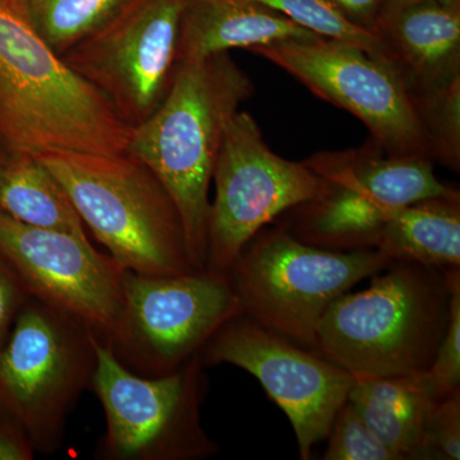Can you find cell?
I'll list each match as a JSON object with an SVG mask.
<instances>
[{
    "instance_id": "cell-29",
    "label": "cell",
    "mask_w": 460,
    "mask_h": 460,
    "mask_svg": "<svg viewBox=\"0 0 460 460\" xmlns=\"http://www.w3.org/2000/svg\"><path fill=\"white\" fill-rule=\"evenodd\" d=\"M429 2H460V0H387L385 7H384L383 12H381V16L394 13V12L411 7V5L422 4V3Z\"/></svg>"
},
{
    "instance_id": "cell-14",
    "label": "cell",
    "mask_w": 460,
    "mask_h": 460,
    "mask_svg": "<svg viewBox=\"0 0 460 460\" xmlns=\"http://www.w3.org/2000/svg\"><path fill=\"white\" fill-rule=\"evenodd\" d=\"M0 257L30 296L77 317L102 341L114 334L126 270L89 238L30 226L0 211Z\"/></svg>"
},
{
    "instance_id": "cell-15",
    "label": "cell",
    "mask_w": 460,
    "mask_h": 460,
    "mask_svg": "<svg viewBox=\"0 0 460 460\" xmlns=\"http://www.w3.org/2000/svg\"><path fill=\"white\" fill-rule=\"evenodd\" d=\"M381 57L414 93L460 77V2H429L378 18Z\"/></svg>"
},
{
    "instance_id": "cell-19",
    "label": "cell",
    "mask_w": 460,
    "mask_h": 460,
    "mask_svg": "<svg viewBox=\"0 0 460 460\" xmlns=\"http://www.w3.org/2000/svg\"><path fill=\"white\" fill-rule=\"evenodd\" d=\"M0 211L30 226L87 237L66 190L38 157L0 148Z\"/></svg>"
},
{
    "instance_id": "cell-4",
    "label": "cell",
    "mask_w": 460,
    "mask_h": 460,
    "mask_svg": "<svg viewBox=\"0 0 460 460\" xmlns=\"http://www.w3.org/2000/svg\"><path fill=\"white\" fill-rule=\"evenodd\" d=\"M38 159L66 190L84 228L124 270L151 277L196 271L180 211L140 159L75 151Z\"/></svg>"
},
{
    "instance_id": "cell-20",
    "label": "cell",
    "mask_w": 460,
    "mask_h": 460,
    "mask_svg": "<svg viewBox=\"0 0 460 460\" xmlns=\"http://www.w3.org/2000/svg\"><path fill=\"white\" fill-rule=\"evenodd\" d=\"M128 0H26L41 38L65 56L108 22Z\"/></svg>"
},
{
    "instance_id": "cell-24",
    "label": "cell",
    "mask_w": 460,
    "mask_h": 460,
    "mask_svg": "<svg viewBox=\"0 0 460 460\" xmlns=\"http://www.w3.org/2000/svg\"><path fill=\"white\" fill-rule=\"evenodd\" d=\"M445 271L450 283L449 323L434 362L425 372L426 381L436 399L460 389V269Z\"/></svg>"
},
{
    "instance_id": "cell-21",
    "label": "cell",
    "mask_w": 460,
    "mask_h": 460,
    "mask_svg": "<svg viewBox=\"0 0 460 460\" xmlns=\"http://www.w3.org/2000/svg\"><path fill=\"white\" fill-rule=\"evenodd\" d=\"M425 129L432 160L460 169V77L452 83L411 95Z\"/></svg>"
},
{
    "instance_id": "cell-28",
    "label": "cell",
    "mask_w": 460,
    "mask_h": 460,
    "mask_svg": "<svg viewBox=\"0 0 460 460\" xmlns=\"http://www.w3.org/2000/svg\"><path fill=\"white\" fill-rule=\"evenodd\" d=\"M332 2L350 23L372 33L387 0H332Z\"/></svg>"
},
{
    "instance_id": "cell-16",
    "label": "cell",
    "mask_w": 460,
    "mask_h": 460,
    "mask_svg": "<svg viewBox=\"0 0 460 460\" xmlns=\"http://www.w3.org/2000/svg\"><path fill=\"white\" fill-rule=\"evenodd\" d=\"M320 35L252 0H186L181 12L178 63Z\"/></svg>"
},
{
    "instance_id": "cell-3",
    "label": "cell",
    "mask_w": 460,
    "mask_h": 460,
    "mask_svg": "<svg viewBox=\"0 0 460 460\" xmlns=\"http://www.w3.org/2000/svg\"><path fill=\"white\" fill-rule=\"evenodd\" d=\"M385 271L339 296L317 326L314 352L354 377L428 371L449 323L447 271L402 261Z\"/></svg>"
},
{
    "instance_id": "cell-6",
    "label": "cell",
    "mask_w": 460,
    "mask_h": 460,
    "mask_svg": "<svg viewBox=\"0 0 460 460\" xmlns=\"http://www.w3.org/2000/svg\"><path fill=\"white\" fill-rule=\"evenodd\" d=\"M392 263L374 248L326 250L270 224L250 239L226 274L242 314L314 350L330 305Z\"/></svg>"
},
{
    "instance_id": "cell-18",
    "label": "cell",
    "mask_w": 460,
    "mask_h": 460,
    "mask_svg": "<svg viewBox=\"0 0 460 460\" xmlns=\"http://www.w3.org/2000/svg\"><path fill=\"white\" fill-rule=\"evenodd\" d=\"M392 262L460 269V193L405 206L387 220L376 247Z\"/></svg>"
},
{
    "instance_id": "cell-1",
    "label": "cell",
    "mask_w": 460,
    "mask_h": 460,
    "mask_svg": "<svg viewBox=\"0 0 460 460\" xmlns=\"http://www.w3.org/2000/svg\"><path fill=\"white\" fill-rule=\"evenodd\" d=\"M132 128L41 38L26 0H0V148L119 155L128 153Z\"/></svg>"
},
{
    "instance_id": "cell-7",
    "label": "cell",
    "mask_w": 460,
    "mask_h": 460,
    "mask_svg": "<svg viewBox=\"0 0 460 460\" xmlns=\"http://www.w3.org/2000/svg\"><path fill=\"white\" fill-rule=\"evenodd\" d=\"M96 338L77 317L29 296L0 352V407L20 420L36 453L53 454L66 419L93 383Z\"/></svg>"
},
{
    "instance_id": "cell-2",
    "label": "cell",
    "mask_w": 460,
    "mask_h": 460,
    "mask_svg": "<svg viewBox=\"0 0 460 460\" xmlns=\"http://www.w3.org/2000/svg\"><path fill=\"white\" fill-rule=\"evenodd\" d=\"M253 84L228 56L178 63L155 113L132 128L128 153L159 178L180 211L190 265L205 270L208 190L224 133Z\"/></svg>"
},
{
    "instance_id": "cell-13",
    "label": "cell",
    "mask_w": 460,
    "mask_h": 460,
    "mask_svg": "<svg viewBox=\"0 0 460 460\" xmlns=\"http://www.w3.org/2000/svg\"><path fill=\"white\" fill-rule=\"evenodd\" d=\"M208 366L250 372L292 423L301 459L328 438L356 377L325 357L259 325L244 314L228 321L199 353Z\"/></svg>"
},
{
    "instance_id": "cell-5",
    "label": "cell",
    "mask_w": 460,
    "mask_h": 460,
    "mask_svg": "<svg viewBox=\"0 0 460 460\" xmlns=\"http://www.w3.org/2000/svg\"><path fill=\"white\" fill-rule=\"evenodd\" d=\"M305 164L323 178V190L271 224L326 250H375L396 211L459 192L436 178L432 160L389 155L372 138L361 147L314 154Z\"/></svg>"
},
{
    "instance_id": "cell-8",
    "label": "cell",
    "mask_w": 460,
    "mask_h": 460,
    "mask_svg": "<svg viewBox=\"0 0 460 460\" xmlns=\"http://www.w3.org/2000/svg\"><path fill=\"white\" fill-rule=\"evenodd\" d=\"M95 347L90 389L107 419L100 458L199 460L219 452L202 428L208 378L199 356L171 374L150 377L128 370L99 337Z\"/></svg>"
},
{
    "instance_id": "cell-10",
    "label": "cell",
    "mask_w": 460,
    "mask_h": 460,
    "mask_svg": "<svg viewBox=\"0 0 460 460\" xmlns=\"http://www.w3.org/2000/svg\"><path fill=\"white\" fill-rule=\"evenodd\" d=\"M206 269L228 272L250 239L280 214L316 198L323 178L305 162L272 153L252 115L237 111L215 164Z\"/></svg>"
},
{
    "instance_id": "cell-27",
    "label": "cell",
    "mask_w": 460,
    "mask_h": 460,
    "mask_svg": "<svg viewBox=\"0 0 460 460\" xmlns=\"http://www.w3.org/2000/svg\"><path fill=\"white\" fill-rule=\"evenodd\" d=\"M36 450L20 420L0 407V460H31Z\"/></svg>"
},
{
    "instance_id": "cell-26",
    "label": "cell",
    "mask_w": 460,
    "mask_h": 460,
    "mask_svg": "<svg viewBox=\"0 0 460 460\" xmlns=\"http://www.w3.org/2000/svg\"><path fill=\"white\" fill-rule=\"evenodd\" d=\"M29 296L22 281L0 257V352Z\"/></svg>"
},
{
    "instance_id": "cell-17",
    "label": "cell",
    "mask_w": 460,
    "mask_h": 460,
    "mask_svg": "<svg viewBox=\"0 0 460 460\" xmlns=\"http://www.w3.org/2000/svg\"><path fill=\"white\" fill-rule=\"evenodd\" d=\"M425 372L407 376L356 377L348 395L363 422L398 460H417L435 401Z\"/></svg>"
},
{
    "instance_id": "cell-22",
    "label": "cell",
    "mask_w": 460,
    "mask_h": 460,
    "mask_svg": "<svg viewBox=\"0 0 460 460\" xmlns=\"http://www.w3.org/2000/svg\"><path fill=\"white\" fill-rule=\"evenodd\" d=\"M279 12L317 35L356 45L372 56L381 57V47L371 32L354 26L332 4V0H252Z\"/></svg>"
},
{
    "instance_id": "cell-11",
    "label": "cell",
    "mask_w": 460,
    "mask_h": 460,
    "mask_svg": "<svg viewBox=\"0 0 460 460\" xmlns=\"http://www.w3.org/2000/svg\"><path fill=\"white\" fill-rule=\"evenodd\" d=\"M251 51L283 68L319 98L356 115L389 155L432 160L410 91L380 58L323 36Z\"/></svg>"
},
{
    "instance_id": "cell-25",
    "label": "cell",
    "mask_w": 460,
    "mask_h": 460,
    "mask_svg": "<svg viewBox=\"0 0 460 460\" xmlns=\"http://www.w3.org/2000/svg\"><path fill=\"white\" fill-rule=\"evenodd\" d=\"M459 459L460 389L432 402L417 460Z\"/></svg>"
},
{
    "instance_id": "cell-23",
    "label": "cell",
    "mask_w": 460,
    "mask_h": 460,
    "mask_svg": "<svg viewBox=\"0 0 460 460\" xmlns=\"http://www.w3.org/2000/svg\"><path fill=\"white\" fill-rule=\"evenodd\" d=\"M328 438L323 460H398L363 422L349 401L339 410Z\"/></svg>"
},
{
    "instance_id": "cell-12",
    "label": "cell",
    "mask_w": 460,
    "mask_h": 460,
    "mask_svg": "<svg viewBox=\"0 0 460 460\" xmlns=\"http://www.w3.org/2000/svg\"><path fill=\"white\" fill-rule=\"evenodd\" d=\"M184 2L128 0L63 56L132 127L155 113L171 89Z\"/></svg>"
},
{
    "instance_id": "cell-9",
    "label": "cell",
    "mask_w": 460,
    "mask_h": 460,
    "mask_svg": "<svg viewBox=\"0 0 460 460\" xmlns=\"http://www.w3.org/2000/svg\"><path fill=\"white\" fill-rule=\"evenodd\" d=\"M242 314L226 272L151 277L124 274V305L105 343L128 370L162 376L199 357L228 321Z\"/></svg>"
}]
</instances>
